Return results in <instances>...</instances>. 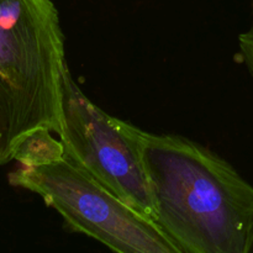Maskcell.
Returning <instances> with one entry per match:
<instances>
[{"mask_svg": "<svg viewBox=\"0 0 253 253\" xmlns=\"http://www.w3.org/2000/svg\"><path fill=\"white\" fill-rule=\"evenodd\" d=\"M140 137L155 222L179 253H247L252 185L195 141L142 130Z\"/></svg>", "mask_w": 253, "mask_h": 253, "instance_id": "1", "label": "cell"}, {"mask_svg": "<svg viewBox=\"0 0 253 253\" xmlns=\"http://www.w3.org/2000/svg\"><path fill=\"white\" fill-rule=\"evenodd\" d=\"M68 66L52 0H0V166L40 132H62Z\"/></svg>", "mask_w": 253, "mask_h": 253, "instance_id": "2", "label": "cell"}, {"mask_svg": "<svg viewBox=\"0 0 253 253\" xmlns=\"http://www.w3.org/2000/svg\"><path fill=\"white\" fill-rule=\"evenodd\" d=\"M14 161L10 184L42 198L74 231L119 253H179L153 220L72 162L54 133L32 136Z\"/></svg>", "mask_w": 253, "mask_h": 253, "instance_id": "3", "label": "cell"}, {"mask_svg": "<svg viewBox=\"0 0 253 253\" xmlns=\"http://www.w3.org/2000/svg\"><path fill=\"white\" fill-rule=\"evenodd\" d=\"M141 128L109 115L84 94L68 66L62 85V132L67 157L138 212L156 220L142 157Z\"/></svg>", "mask_w": 253, "mask_h": 253, "instance_id": "4", "label": "cell"}, {"mask_svg": "<svg viewBox=\"0 0 253 253\" xmlns=\"http://www.w3.org/2000/svg\"><path fill=\"white\" fill-rule=\"evenodd\" d=\"M239 43L242 59L253 77V22L247 31L240 35Z\"/></svg>", "mask_w": 253, "mask_h": 253, "instance_id": "5", "label": "cell"}, {"mask_svg": "<svg viewBox=\"0 0 253 253\" xmlns=\"http://www.w3.org/2000/svg\"><path fill=\"white\" fill-rule=\"evenodd\" d=\"M247 253H253V231L251 235V240H250V245H249V251Z\"/></svg>", "mask_w": 253, "mask_h": 253, "instance_id": "6", "label": "cell"}]
</instances>
